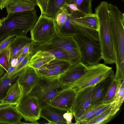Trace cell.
Listing matches in <instances>:
<instances>
[{"label":"cell","instance_id":"4316f807","mask_svg":"<svg viewBox=\"0 0 124 124\" xmlns=\"http://www.w3.org/2000/svg\"><path fill=\"white\" fill-rule=\"evenodd\" d=\"M124 99V80L119 82L115 95L114 100L112 103L120 108Z\"/></svg>","mask_w":124,"mask_h":124},{"label":"cell","instance_id":"30bf717a","mask_svg":"<svg viewBox=\"0 0 124 124\" xmlns=\"http://www.w3.org/2000/svg\"><path fill=\"white\" fill-rule=\"evenodd\" d=\"M93 87H88L76 92V96L70 110L75 121L91 107V98Z\"/></svg>","mask_w":124,"mask_h":124},{"label":"cell","instance_id":"2e32d148","mask_svg":"<svg viewBox=\"0 0 124 124\" xmlns=\"http://www.w3.org/2000/svg\"><path fill=\"white\" fill-rule=\"evenodd\" d=\"M67 111L49 105L42 108L40 117L46 120L48 124H66L63 115Z\"/></svg>","mask_w":124,"mask_h":124},{"label":"cell","instance_id":"d6a6232c","mask_svg":"<svg viewBox=\"0 0 124 124\" xmlns=\"http://www.w3.org/2000/svg\"><path fill=\"white\" fill-rule=\"evenodd\" d=\"M73 116L72 112L69 111H67L63 115V117L65 120L66 124H72V120Z\"/></svg>","mask_w":124,"mask_h":124},{"label":"cell","instance_id":"ee69618b","mask_svg":"<svg viewBox=\"0 0 124 124\" xmlns=\"http://www.w3.org/2000/svg\"></svg>","mask_w":124,"mask_h":124},{"label":"cell","instance_id":"e0dca14e","mask_svg":"<svg viewBox=\"0 0 124 124\" xmlns=\"http://www.w3.org/2000/svg\"><path fill=\"white\" fill-rule=\"evenodd\" d=\"M15 105L0 109V124H23L22 117L17 111Z\"/></svg>","mask_w":124,"mask_h":124},{"label":"cell","instance_id":"8d00e7d4","mask_svg":"<svg viewBox=\"0 0 124 124\" xmlns=\"http://www.w3.org/2000/svg\"><path fill=\"white\" fill-rule=\"evenodd\" d=\"M18 64V61L17 58H14L11 59L10 64L12 67H15Z\"/></svg>","mask_w":124,"mask_h":124},{"label":"cell","instance_id":"7bdbcfd3","mask_svg":"<svg viewBox=\"0 0 124 124\" xmlns=\"http://www.w3.org/2000/svg\"><path fill=\"white\" fill-rule=\"evenodd\" d=\"M123 0V1L124 0Z\"/></svg>","mask_w":124,"mask_h":124},{"label":"cell","instance_id":"60d3db41","mask_svg":"<svg viewBox=\"0 0 124 124\" xmlns=\"http://www.w3.org/2000/svg\"><path fill=\"white\" fill-rule=\"evenodd\" d=\"M3 40H1V41H0V45H1V43H2V41H3Z\"/></svg>","mask_w":124,"mask_h":124},{"label":"cell","instance_id":"7402d4cb","mask_svg":"<svg viewBox=\"0 0 124 124\" xmlns=\"http://www.w3.org/2000/svg\"><path fill=\"white\" fill-rule=\"evenodd\" d=\"M73 65L70 61L61 59H54L44 66L62 74Z\"/></svg>","mask_w":124,"mask_h":124},{"label":"cell","instance_id":"5bb4252c","mask_svg":"<svg viewBox=\"0 0 124 124\" xmlns=\"http://www.w3.org/2000/svg\"><path fill=\"white\" fill-rule=\"evenodd\" d=\"M114 76V72L112 70L109 76L93 87L91 98L90 107L102 104V102Z\"/></svg>","mask_w":124,"mask_h":124},{"label":"cell","instance_id":"277c9868","mask_svg":"<svg viewBox=\"0 0 124 124\" xmlns=\"http://www.w3.org/2000/svg\"><path fill=\"white\" fill-rule=\"evenodd\" d=\"M50 48H58L65 50L73 64L81 62V54L77 41L72 36L64 35L57 32L49 42L40 43L34 42L31 48L33 54L37 51Z\"/></svg>","mask_w":124,"mask_h":124},{"label":"cell","instance_id":"ac0fdd59","mask_svg":"<svg viewBox=\"0 0 124 124\" xmlns=\"http://www.w3.org/2000/svg\"><path fill=\"white\" fill-rule=\"evenodd\" d=\"M23 94V88L19 82L16 80L9 88L2 101L13 105H16Z\"/></svg>","mask_w":124,"mask_h":124},{"label":"cell","instance_id":"7c38bea8","mask_svg":"<svg viewBox=\"0 0 124 124\" xmlns=\"http://www.w3.org/2000/svg\"><path fill=\"white\" fill-rule=\"evenodd\" d=\"M76 95V91L71 88L61 89L56 93L50 105L70 111Z\"/></svg>","mask_w":124,"mask_h":124},{"label":"cell","instance_id":"f546056e","mask_svg":"<svg viewBox=\"0 0 124 124\" xmlns=\"http://www.w3.org/2000/svg\"><path fill=\"white\" fill-rule=\"evenodd\" d=\"M67 17L66 12L64 9L58 14L54 18L57 28L61 27L64 24Z\"/></svg>","mask_w":124,"mask_h":124},{"label":"cell","instance_id":"4fadbf2b","mask_svg":"<svg viewBox=\"0 0 124 124\" xmlns=\"http://www.w3.org/2000/svg\"><path fill=\"white\" fill-rule=\"evenodd\" d=\"M40 79V77L36 70L28 65L16 80L21 86L24 94H29L39 82Z\"/></svg>","mask_w":124,"mask_h":124},{"label":"cell","instance_id":"52a82bcc","mask_svg":"<svg viewBox=\"0 0 124 124\" xmlns=\"http://www.w3.org/2000/svg\"><path fill=\"white\" fill-rule=\"evenodd\" d=\"M57 32V25L54 18L41 13L30 31L31 39L36 43L47 42L53 38Z\"/></svg>","mask_w":124,"mask_h":124},{"label":"cell","instance_id":"8992f818","mask_svg":"<svg viewBox=\"0 0 124 124\" xmlns=\"http://www.w3.org/2000/svg\"><path fill=\"white\" fill-rule=\"evenodd\" d=\"M78 43L81 54V62L88 66L98 63L101 59L99 42L85 35L76 34L73 36Z\"/></svg>","mask_w":124,"mask_h":124},{"label":"cell","instance_id":"d590c367","mask_svg":"<svg viewBox=\"0 0 124 124\" xmlns=\"http://www.w3.org/2000/svg\"><path fill=\"white\" fill-rule=\"evenodd\" d=\"M11 0H0V9L2 10Z\"/></svg>","mask_w":124,"mask_h":124},{"label":"cell","instance_id":"9c48e42d","mask_svg":"<svg viewBox=\"0 0 124 124\" xmlns=\"http://www.w3.org/2000/svg\"><path fill=\"white\" fill-rule=\"evenodd\" d=\"M17 111L26 121L38 124L42 109L37 99L29 94H24L15 105Z\"/></svg>","mask_w":124,"mask_h":124},{"label":"cell","instance_id":"484cf974","mask_svg":"<svg viewBox=\"0 0 124 124\" xmlns=\"http://www.w3.org/2000/svg\"><path fill=\"white\" fill-rule=\"evenodd\" d=\"M32 56L31 52L27 54L23 60L19 63L12 71L8 75V77H11L16 74L20 75L26 67L29 65L30 61Z\"/></svg>","mask_w":124,"mask_h":124},{"label":"cell","instance_id":"3957f363","mask_svg":"<svg viewBox=\"0 0 124 124\" xmlns=\"http://www.w3.org/2000/svg\"><path fill=\"white\" fill-rule=\"evenodd\" d=\"M108 3L101 2L95 9V14L99 22L98 31L99 41L101 50V59L105 63H115V56L110 23Z\"/></svg>","mask_w":124,"mask_h":124},{"label":"cell","instance_id":"44dd1931","mask_svg":"<svg viewBox=\"0 0 124 124\" xmlns=\"http://www.w3.org/2000/svg\"><path fill=\"white\" fill-rule=\"evenodd\" d=\"M20 76L19 74L14 75L11 77L4 75L0 78V100L2 101L9 88L16 81Z\"/></svg>","mask_w":124,"mask_h":124},{"label":"cell","instance_id":"d6986e66","mask_svg":"<svg viewBox=\"0 0 124 124\" xmlns=\"http://www.w3.org/2000/svg\"><path fill=\"white\" fill-rule=\"evenodd\" d=\"M37 6L36 3L23 0H11L5 7L8 14L33 10Z\"/></svg>","mask_w":124,"mask_h":124},{"label":"cell","instance_id":"74e56055","mask_svg":"<svg viewBox=\"0 0 124 124\" xmlns=\"http://www.w3.org/2000/svg\"><path fill=\"white\" fill-rule=\"evenodd\" d=\"M15 105H13L9 103L3 102L0 104V109L8 107L13 106Z\"/></svg>","mask_w":124,"mask_h":124},{"label":"cell","instance_id":"d4e9b609","mask_svg":"<svg viewBox=\"0 0 124 124\" xmlns=\"http://www.w3.org/2000/svg\"><path fill=\"white\" fill-rule=\"evenodd\" d=\"M120 82H118L116 80L114 76L102 102V104L112 103L114 100L118 84Z\"/></svg>","mask_w":124,"mask_h":124},{"label":"cell","instance_id":"836d02e7","mask_svg":"<svg viewBox=\"0 0 124 124\" xmlns=\"http://www.w3.org/2000/svg\"><path fill=\"white\" fill-rule=\"evenodd\" d=\"M64 8L70 11H80L76 5L74 3H68L66 2L64 5L63 9Z\"/></svg>","mask_w":124,"mask_h":124},{"label":"cell","instance_id":"5b68a950","mask_svg":"<svg viewBox=\"0 0 124 124\" xmlns=\"http://www.w3.org/2000/svg\"><path fill=\"white\" fill-rule=\"evenodd\" d=\"M87 66L86 72L69 87L76 92L86 88L93 86L109 76L112 70V68L105 63Z\"/></svg>","mask_w":124,"mask_h":124},{"label":"cell","instance_id":"4dcf8cb0","mask_svg":"<svg viewBox=\"0 0 124 124\" xmlns=\"http://www.w3.org/2000/svg\"><path fill=\"white\" fill-rule=\"evenodd\" d=\"M41 14L46 15L48 10L50 0H36Z\"/></svg>","mask_w":124,"mask_h":124},{"label":"cell","instance_id":"6da1fadb","mask_svg":"<svg viewBox=\"0 0 124 124\" xmlns=\"http://www.w3.org/2000/svg\"><path fill=\"white\" fill-rule=\"evenodd\" d=\"M108 9L115 56V80L124 79V14L117 7L108 3Z\"/></svg>","mask_w":124,"mask_h":124},{"label":"cell","instance_id":"f1b7e54d","mask_svg":"<svg viewBox=\"0 0 124 124\" xmlns=\"http://www.w3.org/2000/svg\"><path fill=\"white\" fill-rule=\"evenodd\" d=\"M101 104L100 105L90 107L86 112L78 119L75 123L76 124H81L88 118L95 114L97 111L108 104Z\"/></svg>","mask_w":124,"mask_h":124},{"label":"cell","instance_id":"f35d334b","mask_svg":"<svg viewBox=\"0 0 124 124\" xmlns=\"http://www.w3.org/2000/svg\"><path fill=\"white\" fill-rule=\"evenodd\" d=\"M5 70L0 64V78L4 75L5 73Z\"/></svg>","mask_w":124,"mask_h":124},{"label":"cell","instance_id":"1f68e13d","mask_svg":"<svg viewBox=\"0 0 124 124\" xmlns=\"http://www.w3.org/2000/svg\"><path fill=\"white\" fill-rule=\"evenodd\" d=\"M0 64L6 72L7 71L10 63L7 58L4 50L0 53Z\"/></svg>","mask_w":124,"mask_h":124},{"label":"cell","instance_id":"9a60e30c","mask_svg":"<svg viewBox=\"0 0 124 124\" xmlns=\"http://www.w3.org/2000/svg\"><path fill=\"white\" fill-rule=\"evenodd\" d=\"M33 41L27 36H18L15 38L10 45L4 50L7 58L10 63L11 59L17 58L21 53L23 48Z\"/></svg>","mask_w":124,"mask_h":124},{"label":"cell","instance_id":"7a4b0ae2","mask_svg":"<svg viewBox=\"0 0 124 124\" xmlns=\"http://www.w3.org/2000/svg\"><path fill=\"white\" fill-rule=\"evenodd\" d=\"M39 18L35 9L8 14L0 20V41L11 36H26Z\"/></svg>","mask_w":124,"mask_h":124},{"label":"cell","instance_id":"e575fe53","mask_svg":"<svg viewBox=\"0 0 124 124\" xmlns=\"http://www.w3.org/2000/svg\"><path fill=\"white\" fill-rule=\"evenodd\" d=\"M34 42L33 41L25 45L23 48L21 54H26L30 52L31 46Z\"/></svg>","mask_w":124,"mask_h":124},{"label":"cell","instance_id":"8fae6325","mask_svg":"<svg viewBox=\"0 0 124 124\" xmlns=\"http://www.w3.org/2000/svg\"><path fill=\"white\" fill-rule=\"evenodd\" d=\"M87 68L81 62L72 65L58 78L61 89L69 88L86 72Z\"/></svg>","mask_w":124,"mask_h":124},{"label":"cell","instance_id":"ba28073f","mask_svg":"<svg viewBox=\"0 0 124 124\" xmlns=\"http://www.w3.org/2000/svg\"><path fill=\"white\" fill-rule=\"evenodd\" d=\"M58 78H40L39 82L29 94L37 99L41 108L50 105L56 93L61 89Z\"/></svg>","mask_w":124,"mask_h":124},{"label":"cell","instance_id":"cb8c5ba5","mask_svg":"<svg viewBox=\"0 0 124 124\" xmlns=\"http://www.w3.org/2000/svg\"><path fill=\"white\" fill-rule=\"evenodd\" d=\"M92 0H67L66 2L76 4L80 11L85 14H91Z\"/></svg>","mask_w":124,"mask_h":124},{"label":"cell","instance_id":"83f0119b","mask_svg":"<svg viewBox=\"0 0 124 124\" xmlns=\"http://www.w3.org/2000/svg\"><path fill=\"white\" fill-rule=\"evenodd\" d=\"M40 77L46 78H58L61 74L44 66L36 70Z\"/></svg>","mask_w":124,"mask_h":124},{"label":"cell","instance_id":"b9f144b4","mask_svg":"<svg viewBox=\"0 0 124 124\" xmlns=\"http://www.w3.org/2000/svg\"><path fill=\"white\" fill-rule=\"evenodd\" d=\"M3 102V101L0 100V104L2 103Z\"/></svg>","mask_w":124,"mask_h":124},{"label":"cell","instance_id":"603a6c76","mask_svg":"<svg viewBox=\"0 0 124 124\" xmlns=\"http://www.w3.org/2000/svg\"><path fill=\"white\" fill-rule=\"evenodd\" d=\"M67 0H50L47 16L54 18L63 9L64 6Z\"/></svg>","mask_w":124,"mask_h":124},{"label":"cell","instance_id":"ffe728a7","mask_svg":"<svg viewBox=\"0 0 124 124\" xmlns=\"http://www.w3.org/2000/svg\"><path fill=\"white\" fill-rule=\"evenodd\" d=\"M120 108L113 104L109 108L93 119L85 124H104L109 122Z\"/></svg>","mask_w":124,"mask_h":124},{"label":"cell","instance_id":"ab89813d","mask_svg":"<svg viewBox=\"0 0 124 124\" xmlns=\"http://www.w3.org/2000/svg\"><path fill=\"white\" fill-rule=\"evenodd\" d=\"M26 1L31 2L37 4V1L36 0H23Z\"/></svg>","mask_w":124,"mask_h":124}]
</instances>
